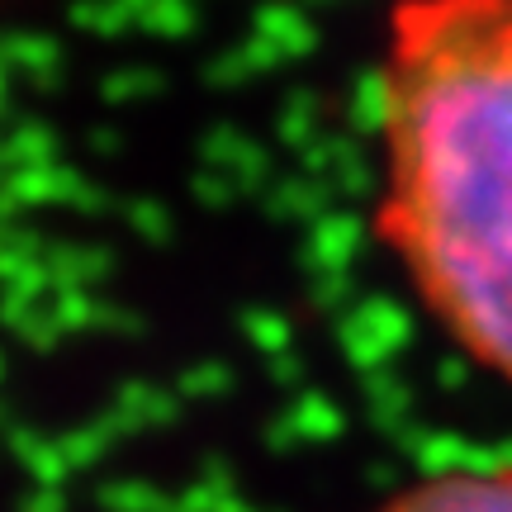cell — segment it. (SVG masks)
Instances as JSON below:
<instances>
[{
  "instance_id": "obj_2",
  "label": "cell",
  "mask_w": 512,
  "mask_h": 512,
  "mask_svg": "<svg viewBox=\"0 0 512 512\" xmlns=\"http://www.w3.org/2000/svg\"><path fill=\"white\" fill-rule=\"evenodd\" d=\"M375 512H512V460L427 475Z\"/></svg>"
},
{
  "instance_id": "obj_1",
  "label": "cell",
  "mask_w": 512,
  "mask_h": 512,
  "mask_svg": "<svg viewBox=\"0 0 512 512\" xmlns=\"http://www.w3.org/2000/svg\"><path fill=\"white\" fill-rule=\"evenodd\" d=\"M375 238L422 313L512 384V0H394Z\"/></svg>"
}]
</instances>
